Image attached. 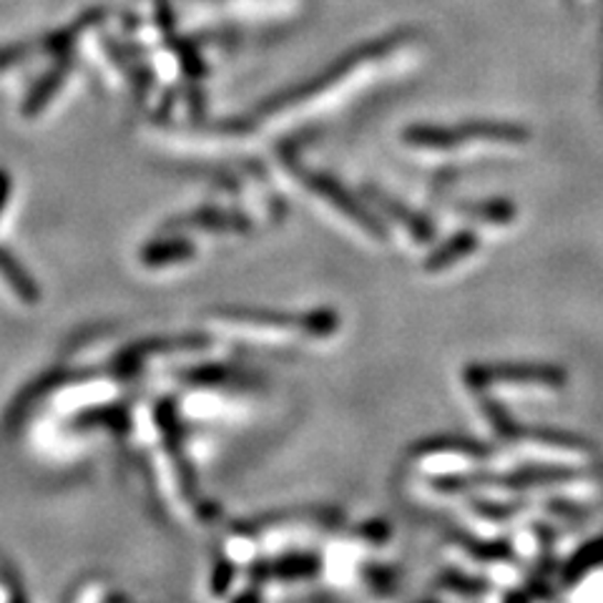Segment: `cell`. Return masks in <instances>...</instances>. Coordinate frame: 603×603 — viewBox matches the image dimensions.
I'll return each mask as SVG.
<instances>
[{
  "instance_id": "cell-17",
  "label": "cell",
  "mask_w": 603,
  "mask_h": 603,
  "mask_svg": "<svg viewBox=\"0 0 603 603\" xmlns=\"http://www.w3.org/2000/svg\"><path fill=\"white\" fill-rule=\"evenodd\" d=\"M11 189H13V179L6 169H0V214H3L8 200H11Z\"/></svg>"
},
{
  "instance_id": "cell-11",
  "label": "cell",
  "mask_w": 603,
  "mask_h": 603,
  "mask_svg": "<svg viewBox=\"0 0 603 603\" xmlns=\"http://www.w3.org/2000/svg\"><path fill=\"white\" fill-rule=\"evenodd\" d=\"M76 430L88 428H109L114 433H129L131 416L123 405H104V408H91L74 420Z\"/></svg>"
},
{
  "instance_id": "cell-1",
  "label": "cell",
  "mask_w": 603,
  "mask_h": 603,
  "mask_svg": "<svg viewBox=\"0 0 603 603\" xmlns=\"http://www.w3.org/2000/svg\"><path fill=\"white\" fill-rule=\"evenodd\" d=\"M392 49V43L390 41H380V43H373V46H365V49H357L349 53V56L345 58H340L335 66H330L325 74H320V76H314L312 78V84L308 86H300V88H292V91H287V94H279L277 98H272V104H267L265 106V111H277V109H284V106H292V104H300L302 98H310L314 94H320V91H325V88H330L332 84H337V80L342 76H347L349 71L357 68L359 66V61H365V58H377L380 56V53L385 51H390Z\"/></svg>"
},
{
  "instance_id": "cell-2",
  "label": "cell",
  "mask_w": 603,
  "mask_h": 603,
  "mask_svg": "<svg viewBox=\"0 0 603 603\" xmlns=\"http://www.w3.org/2000/svg\"><path fill=\"white\" fill-rule=\"evenodd\" d=\"M471 385H543V387H561L566 375L556 367H538V365H524V367H471L465 373Z\"/></svg>"
},
{
  "instance_id": "cell-6",
  "label": "cell",
  "mask_w": 603,
  "mask_h": 603,
  "mask_svg": "<svg viewBox=\"0 0 603 603\" xmlns=\"http://www.w3.org/2000/svg\"><path fill=\"white\" fill-rule=\"evenodd\" d=\"M304 184H308L312 192H317L320 196H325V200H330L332 204L337 206V209H342L347 214V217H353L357 224H363L365 229H370L373 234H383V229L377 227V224H373V217L367 214L363 206H359L353 196H349L345 189H342L337 182H332L330 176H322V174H304Z\"/></svg>"
},
{
  "instance_id": "cell-12",
  "label": "cell",
  "mask_w": 603,
  "mask_h": 603,
  "mask_svg": "<svg viewBox=\"0 0 603 603\" xmlns=\"http://www.w3.org/2000/svg\"><path fill=\"white\" fill-rule=\"evenodd\" d=\"M367 194H370L373 200L377 202V206H380V209H385L387 214H390V217L400 219V224H405V227H408L412 234H416L418 239L426 241V239L433 237V227H430V224L426 219H420L416 212L405 209V206H400L398 202L390 200V196L375 192V189H367Z\"/></svg>"
},
{
  "instance_id": "cell-10",
  "label": "cell",
  "mask_w": 603,
  "mask_h": 603,
  "mask_svg": "<svg viewBox=\"0 0 603 603\" xmlns=\"http://www.w3.org/2000/svg\"><path fill=\"white\" fill-rule=\"evenodd\" d=\"M171 227H194V229H212V231H247L249 224L245 217L222 209H196L189 217L179 219Z\"/></svg>"
},
{
  "instance_id": "cell-3",
  "label": "cell",
  "mask_w": 603,
  "mask_h": 603,
  "mask_svg": "<svg viewBox=\"0 0 603 603\" xmlns=\"http://www.w3.org/2000/svg\"><path fill=\"white\" fill-rule=\"evenodd\" d=\"M71 71H74V53L71 56H61L53 66L43 74L35 84L29 88V94H25L23 104H21V114L25 119H33V116H39L49 109V104L56 98V94L66 84V78L71 76Z\"/></svg>"
},
{
  "instance_id": "cell-15",
  "label": "cell",
  "mask_w": 603,
  "mask_h": 603,
  "mask_svg": "<svg viewBox=\"0 0 603 603\" xmlns=\"http://www.w3.org/2000/svg\"><path fill=\"white\" fill-rule=\"evenodd\" d=\"M33 51H39V41H15L8 43V46H0V71H8L18 66V63L29 61L33 56Z\"/></svg>"
},
{
  "instance_id": "cell-7",
  "label": "cell",
  "mask_w": 603,
  "mask_h": 603,
  "mask_svg": "<svg viewBox=\"0 0 603 603\" xmlns=\"http://www.w3.org/2000/svg\"><path fill=\"white\" fill-rule=\"evenodd\" d=\"M78 377H84V373H71V370H51L49 375H43L39 377V380H35L29 390H25L23 395H18L15 402H13V408L11 412H8V426H15L18 420H21L25 412H29L31 405L43 398V395H49L53 390H58V387L63 385H71L74 380H78Z\"/></svg>"
},
{
  "instance_id": "cell-5",
  "label": "cell",
  "mask_w": 603,
  "mask_h": 603,
  "mask_svg": "<svg viewBox=\"0 0 603 603\" xmlns=\"http://www.w3.org/2000/svg\"><path fill=\"white\" fill-rule=\"evenodd\" d=\"M106 18V11L104 8H88V11L84 15H78L74 23L63 25V29H56L43 35V39H39V51L46 53V56H53V58H61V56H71L74 53V46L78 41V35L94 29V25L104 23Z\"/></svg>"
},
{
  "instance_id": "cell-19",
  "label": "cell",
  "mask_w": 603,
  "mask_h": 603,
  "mask_svg": "<svg viewBox=\"0 0 603 603\" xmlns=\"http://www.w3.org/2000/svg\"><path fill=\"white\" fill-rule=\"evenodd\" d=\"M13 591H11V603H29V596H25V591L18 586V581L11 583Z\"/></svg>"
},
{
  "instance_id": "cell-14",
  "label": "cell",
  "mask_w": 603,
  "mask_h": 603,
  "mask_svg": "<svg viewBox=\"0 0 603 603\" xmlns=\"http://www.w3.org/2000/svg\"><path fill=\"white\" fill-rule=\"evenodd\" d=\"M463 209L471 214V217L478 219H488L493 224H508L513 217H516V206L510 202H478V204H465Z\"/></svg>"
},
{
  "instance_id": "cell-4",
  "label": "cell",
  "mask_w": 603,
  "mask_h": 603,
  "mask_svg": "<svg viewBox=\"0 0 603 603\" xmlns=\"http://www.w3.org/2000/svg\"><path fill=\"white\" fill-rule=\"evenodd\" d=\"M206 345L204 337H182V340H149L137 342V345L126 347L123 353L116 355L111 370L119 377H129L139 370L141 359L149 353H169V349H200Z\"/></svg>"
},
{
  "instance_id": "cell-16",
  "label": "cell",
  "mask_w": 603,
  "mask_h": 603,
  "mask_svg": "<svg viewBox=\"0 0 603 603\" xmlns=\"http://www.w3.org/2000/svg\"><path fill=\"white\" fill-rule=\"evenodd\" d=\"M603 561V541H596L591 548H583V551L573 558V571H589L593 566H599Z\"/></svg>"
},
{
  "instance_id": "cell-8",
  "label": "cell",
  "mask_w": 603,
  "mask_h": 603,
  "mask_svg": "<svg viewBox=\"0 0 603 603\" xmlns=\"http://www.w3.org/2000/svg\"><path fill=\"white\" fill-rule=\"evenodd\" d=\"M196 255L194 245L184 237H169V239H151L147 247L141 249V262L147 267H166L176 262H186Z\"/></svg>"
},
{
  "instance_id": "cell-9",
  "label": "cell",
  "mask_w": 603,
  "mask_h": 603,
  "mask_svg": "<svg viewBox=\"0 0 603 603\" xmlns=\"http://www.w3.org/2000/svg\"><path fill=\"white\" fill-rule=\"evenodd\" d=\"M0 274L8 282V287L21 297L25 304H39L41 300V287L35 284V279L31 277L29 269H25L11 249L0 247Z\"/></svg>"
},
{
  "instance_id": "cell-18",
  "label": "cell",
  "mask_w": 603,
  "mask_h": 603,
  "mask_svg": "<svg viewBox=\"0 0 603 603\" xmlns=\"http://www.w3.org/2000/svg\"><path fill=\"white\" fill-rule=\"evenodd\" d=\"M229 586V569H227V563H224V573L222 569L217 571V575H214V593H224Z\"/></svg>"
},
{
  "instance_id": "cell-13",
  "label": "cell",
  "mask_w": 603,
  "mask_h": 603,
  "mask_svg": "<svg viewBox=\"0 0 603 603\" xmlns=\"http://www.w3.org/2000/svg\"><path fill=\"white\" fill-rule=\"evenodd\" d=\"M478 247V237H475L473 231H463V234H455L453 239L448 241V245L440 247L438 251H433L428 259V269L430 272H438V269H445L455 262V259H461L465 255H471V251Z\"/></svg>"
}]
</instances>
